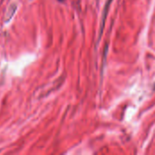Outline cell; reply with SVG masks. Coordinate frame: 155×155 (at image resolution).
Masks as SVG:
<instances>
[{"instance_id": "6da1fadb", "label": "cell", "mask_w": 155, "mask_h": 155, "mask_svg": "<svg viewBox=\"0 0 155 155\" xmlns=\"http://www.w3.org/2000/svg\"><path fill=\"white\" fill-rule=\"evenodd\" d=\"M60 1H63V0H60Z\"/></svg>"}]
</instances>
